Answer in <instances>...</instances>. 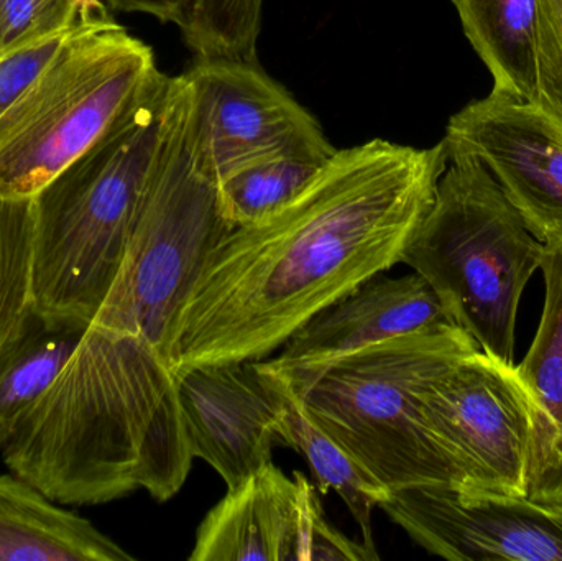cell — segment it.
Here are the masks:
<instances>
[{
    "label": "cell",
    "mask_w": 562,
    "mask_h": 561,
    "mask_svg": "<svg viewBox=\"0 0 562 561\" xmlns=\"http://www.w3.org/2000/svg\"><path fill=\"white\" fill-rule=\"evenodd\" d=\"M160 76L154 49L109 13L81 23L0 115V197L35 198Z\"/></svg>",
    "instance_id": "cell-7"
},
{
    "label": "cell",
    "mask_w": 562,
    "mask_h": 561,
    "mask_svg": "<svg viewBox=\"0 0 562 561\" xmlns=\"http://www.w3.org/2000/svg\"><path fill=\"white\" fill-rule=\"evenodd\" d=\"M108 9L142 13L177 26L196 58L257 59L263 0H104Z\"/></svg>",
    "instance_id": "cell-20"
},
{
    "label": "cell",
    "mask_w": 562,
    "mask_h": 561,
    "mask_svg": "<svg viewBox=\"0 0 562 561\" xmlns=\"http://www.w3.org/2000/svg\"><path fill=\"white\" fill-rule=\"evenodd\" d=\"M379 553L327 523L316 486L276 464L227 487L198 527L191 561H372Z\"/></svg>",
    "instance_id": "cell-9"
},
{
    "label": "cell",
    "mask_w": 562,
    "mask_h": 561,
    "mask_svg": "<svg viewBox=\"0 0 562 561\" xmlns=\"http://www.w3.org/2000/svg\"><path fill=\"white\" fill-rule=\"evenodd\" d=\"M2 457L56 504L140 490L167 503L194 461L170 361L147 339L91 323Z\"/></svg>",
    "instance_id": "cell-2"
},
{
    "label": "cell",
    "mask_w": 562,
    "mask_h": 561,
    "mask_svg": "<svg viewBox=\"0 0 562 561\" xmlns=\"http://www.w3.org/2000/svg\"><path fill=\"white\" fill-rule=\"evenodd\" d=\"M86 328L32 310L0 348V451L58 378Z\"/></svg>",
    "instance_id": "cell-18"
},
{
    "label": "cell",
    "mask_w": 562,
    "mask_h": 561,
    "mask_svg": "<svg viewBox=\"0 0 562 561\" xmlns=\"http://www.w3.org/2000/svg\"><path fill=\"white\" fill-rule=\"evenodd\" d=\"M280 379L284 389V411L279 440L303 455L321 496L334 491L342 500L362 532L363 546L376 553L372 513L389 497L390 491L311 420L300 397L281 375Z\"/></svg>",
    "instance_id": "cell-19"
},
{
    "label": "cell",
    "mask_w": 562,
    "mask_h": 561,
    "mask_svg": "<svg viewBox=\"0 0 562 561\" xmlns=\"http://www.w3.org/2000/svg\"><path fill=\"white\" fill-rule=\"evenodd\" d=\"M445 142L373 138L336 150L262 220L234 227L178 315L170 361H262L321 310L402 263L448 168Z\"/></svg>",
    "instance_id": "cell-1"
},
{
    "label": "cell",
    "mask_w": 562,
    "mask_h": 561,
    "mask_svg": "<svg viewBox=\"0 0 562 561\" xmlns=\"http://www.w3.org/2000/svg\"><path fill=\"white\" fill-rule=\"evenodd\" d=\"M544 305L537 335L515 366L533 415L528 496L562 503V234L544 243Z\"/></svg>",
    "instance_id": "cell-15"
},
{
    "label": "cell",
    "mask_w": 562,
    "mask_h": 561,
    "mask_svg": "<svg viewBox=\"0 0 562 561\" xmlns=\"http://www.w3.org/2000/svg\"><path fill=\"white\" fill-rule=\"evenodd\" d=\"M35 201L0 197V348L33 310Z\"/></svg>",
    "instance_id": "cell-22"
},
{
    "label": "cell",
    "mask_w": 562,
    "mask_h": 561,
    "mask_svg": "<svg viewBox=\"0 0 562 561\" xmlns=\"http://www.w3.org/2000/svg\"><path fill=\"white\" fill-rule=\"evenodd\" d=\"M380 509L413 542L451 561H562V503L418 486L392 491Z\"/></svg>",
    "instance_id": "cell-10"
},
{
    "label": "cell",
    "mask_w": 562,
    "mask_h": 561,
    "mask_svg": "<svg viewBox=\"0 0 562 561\" xmlns=\"http://www.w3.org/2000/svg\"><path fill=\"white\" fill-rule=\"evenodd\" d=\"M104 13L102 0H0V56Z\"/></svg>",
    "instance_id": "cell-23"
},
{
    "label": "cell",
    "mask_w": 562,
    "mask_h": 561,
    "mask_svg": "<svg viewBox=\"0 0 562 561\" xmlns=\"http://www.w3.org/2000/svg\"><path fill=\"white\" fill-rule=\"evenodd\" d=\"M479 345L458 325L375 343L319 364H267L300 397L311 420L386 490L449 486L461 476L428 434L422 394Z\"/></svg>",
    "instance_id": "cell-4"
},
{
    "label": "cell",
    "mask_w": 562,
    "mask_h": 561,
    "mask_svg": "<svg viewBox=\"0 0 562 561\" xmlns=\"http://www.w3.org/2000/svg\"><path fill=\"white\" fill-rule=\"evenodd\" d=\"M171 79L164 145L121 269L91 322L147 339L168 361L178 315L211 254L234 229L201 144L193 85L187 72Z\"/></svg>",
    "instance_id": "cell-5"
},
{
    "label": "cell",
    "mask_w": 562,
    "mask_h": 561,
    "mask_svg": "<svg viewBox=\"0 0 562 561\" xmlns=\"http://www.w3.org/2000/svg\"><path fill=\"white\" fill-rule=\"evenodd\" d=\"M538 2V92L535 104L562 131V0Z\"/></svg>",
    "instance_id": "cell-24"
},
{
    "label": "cell",
    "mask_w": 562,
    "mask_h": 561,
    "mask_svg": "<svg viewBox=\"0 0 562 561\" xmlns=\"http://www.w3.org/2000/svg\"><path fill=\"white\" fill-rule=\"evenodd\" d=\"M184 72L193 85L201 144L216 180L269 155L333 150L316 117L259 61L196 58Z\"/></svg>",
    "instance_id": "cell-11"
},
{
    "label": "cell",
    "mask_w": 562,
    "mask_h": 561,
    "mask_svg": "<svg viewBox=\"0 0 562 561\" xmlns=\"http://www.w3.org/2000/svg\"><path fill=\"white\" fill-rule=\"evenodd\" d=\"M132 561L88 519L15 474H0V561Z\"/></svg>",
    "instance_id": "cell-16"
},
{
    "label": "cell",
    "mask_w": 562,
    "mask_h": 561,
    "mask_svg": "<svg viewBox=\"0 0 562 561\" xmlns=\"http://www.w3.org/2000/svg\"><path fill=\"white\" fill-rule=\"evenodd\" d=\"M160 78L35 198L33 312L91 325L121 269L170 117Z\"/></svg>",
    "instance_id": "cell-3"
},
{
    "label": "cell",
    "mask_w": 562,
    "mask_h": 561,
    "mask_svg": "<svg viewBox=\"0 0 562 561\" xmlns=\"http://www.w3.org/2000/svg\"><path fill=\"white\" fill-rule=\"evenodd\" d=\"M456 325L419 273L372 277L307 319L272 359L280 366L319 364L409 333Z\"/></svg>",
    "instance_id": "cell-14"
},
{
    "label": "cell",
    "mask_w": 562,
    "mask_h": 561,
    "mask_svg": "<svg viewBox=\"0 0 562 561\" xmlns=\"http://www.w3.org/2000/svg\"><path fill=\"white\" fill-rule=\"evenodd\" d=\"M336 150L283 152L224 175L217 180L224 216L234 227L262 220L293 200Z\"/></svg>",
    "instance_id": "cell-21"
},
{
    "label": "cell",
    "mask_w": 562,
    "mask_h": 561,
    "mask_svg": "<svg viewBox=\"0 0 562 561\" xmlns=\"http://www.w3.org/2000/svg\"><path fill=\"white\" fill-rule=\"evenodd\" d=\"M442 142L495 178L541 243L562 234V131L537 104L492 91L449 119Z\"/></svg>",
    "instance_id": "cell-12"
},
{
    "label": "cell",
    "mask_w": 562,
    "mask_h": 561,
    "mask_svg": "<svg viewBox=\"0 0 562 561\" xmlns=\"http://www.w3.org/2000/svg\"><path fill=\"white\" fill-rule=\"evenodd\" d=\"M178 399L194 460L227 487L272 464L284 389L267 361L206 364L177 372Z\"/></svg>",
    "instance_id": "cell-13"
},
{
    "label": "cell",
    "mask_w": 562,
    "mask_h": 561,
    "mask_svg": "<svg viewBox=\"0 0 562 561\" xmlns=\"http://www.w3.org/2000/svg\"><path fill=\"white\" fill-rule=\"evenodd\" d=\"M422 414L462 490L528 496L533 415L514 364L471 352L423 391Z\"/></svg>",
    "instance_id": "cell-8"
},
{
    "label": "cell",
    "mask_w": 562,
    "mask_h": 561,
    "mask_svg": "<svg viewBox=\"0 0 562 561\" xmlns=\"http://www.w3.org/2000/svg\"><path fill=\"white\" fill-rule=\"evenodd\" d=\"M472 48L494 78L492 91L537 101L538 0H452Z\"/></svg>",
    "instance_id": "cell-17"
},
{
    "label": "cell",
    "mask_w": 562,
    "mask_h": 561,
    "mask_svg": "<svg viewBox=\"0 0 562 561\" xmlns=\"http://www.w3.org/2000/svg\"><path fill=\"white\" fill-rule=\"evenodd\" d=\"M543 250L544 243L479 161L449 158L435 203L402 263L432 287L481 351L515 364L518 306Z\"/></svg>",
    "instance_id": "cell-6"
}]
</instances>
